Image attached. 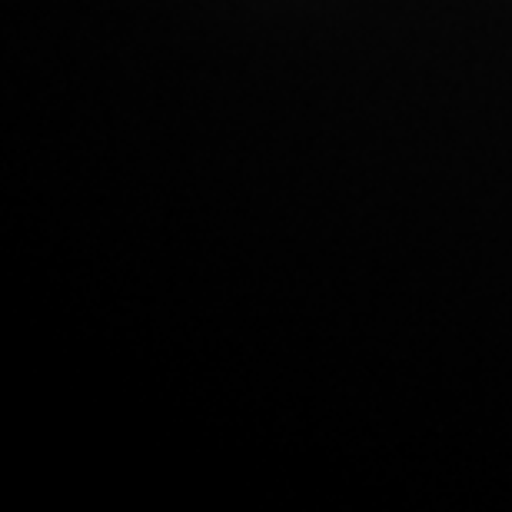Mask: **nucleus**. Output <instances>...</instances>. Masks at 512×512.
Instances as JSON below:
<instances>
[]
</instances>
